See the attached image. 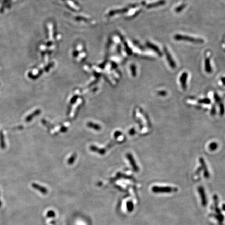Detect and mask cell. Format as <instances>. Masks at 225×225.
I'll return each mask as SVG.
<instances>
[{
	"label": "cell",
	"instance_id": "6da1fadb",
	"mask_svg": "<svg viewBox=\"0 0 225 225\" xmlns=\"http://www.w3.org/2000/svg\"><path fill=\"white\" fill-rule=\"evenodd\" d=\"M214 199V209H215L216 211V214H211L210 215V216H212L216 218L220 225L222 224V222L224 220V216L221 214L220 208L218 207V197L217 195H214L213 196Z\"/></svg>",
	"mask_w": 225,
	"mask_h": 225
},
{
	"label": "cell",
	"instance_id": "7a4b0ae2",
	"mask_svg": "<svg viewBox=\"0 0 225 225\" xmlns=\"http://www.w3.org/2000/svg\"><path fill=\"white\" fill-rule=\"evenodd\" d=\"M152 191L155 193H171L176 192L178 191L177 188L171 186H153L152 188Z\"/></svg>",
	"mask_w": 225,
	"mask_h": 225
},
{
	"label": "cell",
	"instance_id": "3957f363",
	"mask_svg": "<svg viewBox=\"0 0 225 225\" xmlns=\"http://www.w3.org/2000/svg\"><path fill=\"white\" fill-rule=\"evenodd\" d=\"M174 39L177 40H184V41H190L191 42L195 43H202L204 42L203 40L201 39H196L194 38L193 37L186 36V35H183L181 34H177L174 36Z\"/></svg>",
	"mask_w": 225,
	"mask_h": 225
},
{
	"label": "cell",
	"instance_id": "277c9868",
	"mask_svg": "<svg viewBox=\"0 0 225 225\" xmlns=\"http://www.w3.org/2000/svg\"><path fill=\"white\" fill-rule=\"evenodd\" d=\"M198 192L199 194L201 199V204L203 206H206L207 203L206 195L205 193V189L202 186H199L197 189Z\"/></svg>",
	"mask_w": 225,
	"mask_h": 225
},
{
	"label": "cell",
	"instance_id": "5b68a950",
	"mask_svg": "<svg viewBox=\"0 0 225 225\" xmlns=\"http://www.w3.org/2000/svg\"><path fill=\"white\" fill-rule=\"evenodd\" d=\"M199 164H201V167L202 168V170L204 171V177L206 179L209 178L210 177V174H209V172L208 170V169H207L206 164L205 163V160L203 159V157H199Z\"/></svg>",
	"mask_w": 225,
	"mask_h": 225
},
{
	"label": "cell",
	"instance_id": "8992f818",
	"mask_svg": "<svg viewBox=\"0 0 225 225\" xmlns=\"http://www.w3.org/2000/svg\"><path fill=\"white\" fill-rule=\"evenodd\" d=\"M126 156L128 158V159L129 160V161L130 162V164L131 165V166L132 167L133 169L135 171V172H138L139 170L138 166H137L135 161L134 159V158L133 157V156H132V155L130 153H127L126 155Z\"/></svg>",
	"mask_w": 225,
	"mask_h": 225
},
{
	"label": "cell",
	"instance_id": "52a82bcc",
	"mask_svg": "<svg viewBox=\"0 0 225 225\" xmlns=\"http://www.w3.org/2000/svg\"><path fill=\"white\" fill-rule=\"evenodd\" d=\"M164 52H165V55L166 56L167 60H168V61L170 66H171V68H175L176 66V63H174V60H173V59H172V58L170 54L168 52V49H167V48L164 47Z\"/></svg>",
	"mask_w": 225,
	"mask_h": 225
},
{
	"label": "cell",
	"instance_id": "ba28073f",
	"mask_svg": "<svg viewBox=\"0 0 225 225\" xmlns=\"http://www.w3.org/2000/svg\"><path fill=\"white\" fill-rule=\"evenodd\" d=\"M188 74L186 72H183L180 78V81L183 90H185L186 88V81H187Z\"/></svg>",
	"mask_w": 225,
	"mask_h": 225
},
{
	"label": "cell",
	"instance_id": "9c48e42d",
	"mask_svg": "<svg viewBox=\"0 0 225 225\" xmlns=\"http://www.w3.org/2000/svg\"><path fill=\"white\" fill-rule=\"evenodd\" d=\"M205 70L208 73L211 72V68L210 64V60L209 58H207L205 59Z\"/></svg>",
	"mask_w": 225,
	"mask_h": 225
},
{
	"label": "cell",
	"instance_id": "30bf717a",
	"mask_svg": "<svg viewBox=\"0 0 225 225\" xmlns=\"http://www.w3.org/2000/svg\"><path fill=\"white\" fill-rule=\"evenodd\" d=\"M147 44H148V46L149 47H151L152 49H153L154 51H155L159 56H161L162 55L161 52L160 51L159 49L158 48V47L157 46H156L155 45L152 44V43H148Z\"/></svg>",
	"mask_w": 225,
	"mask_h": 225
},
{
	"label": "cell",
	"instance_id": "8fae6325",
	"mask_svg": "<svg viewBox=\"0 0 225 225\" xmlns=\"http://www.w3.org/2000/svg\"><path fill=\"white\" fill-rule=\"evenodd\" d=\"M87 126L90 128H93L95 130H99L101 129V126H99L97 124L94 123L93 122H88L87 123Z\"/></svg>",
	"mask_w": 225,
	"mask_h": 225
},
{
	"label": "cell",
	"instance_id": "7c38bea8",
	"mask_svg": "<svg viewBox=\"0 0 225 225\" xmlns=\"http://www.w3.org/2000/svg\"><path fill=\"white\" fill-rule=\"evenodd\" d=\"M32 186H33V187L34 188H35V189L39 190L41 192H42V193H43L44 194H45V193H47V190L46 189H45L44 188H43V187H41V186H40L39 185H37L36 184H33Z\"/></svg>",
	"mask_w": 225,
	"mask_h": 225
},
{
	"label": "cell",
	"instance_id": "4fadbf2b",
	"mask_svg": "<svg viewBox=\"0 0 225 225\" xmlns=\"http://www.w3.org/2000/svg\"><path fill=\"white\" fill-rule=\"evenodd\" d=\"M218 147V144L216 142H211L209 144L208 146L209 149L211 151H215L216 149H217Z\"/></svg>",
	"mask_w": 225,
	"mask_h": 225
},
{
	"label": "cell",
	"instance_id": "5bb4252c",
	"mask_svg": "<svg viewBox=\"0 0 225 225\" xmlns=\"http://www.w3.org/2000/svg\"><path fill=\"white\" fill-rule=\"evenodd\" d=\"M165 3V1H164V0H162V1H159V2H156V3H153V4H152L149 5L148 6V7H157V6H160V5H164Z\"/></svg>",
	"mask_w": 225,
	"mask_h": 225
},
{
	"label": "cell",
	"instance_id": "9a60e30c",
	"mask_svg": "<svg viewBox=\"0 0 225 225\" xmlns=\"http://www.w3.org/2000/svg\"><path fill=\"white\" fill-rule=\"evenodd\" d=\"M225 112V108L224 105L222 103H220L219 104V113L221 116H222Z\"/></svg>",
	"mask_w": 225,
	"mask_h": 225
},
{
	"label": "cell",
	"instance_id": "2e32d148",
	"mask_svg": "<svg viewBox=\"0 0 225 225\" xmlns=\"http://www.w3.org/2000/svg\"><path fill=\"white\" fill-rule=\"evenodd\" d=\"M198 102L200 103H204V104H208L210 103V100L209 98H204L202 99H199L198 101Z\"/></svg>",
	"mask_w": 225,
	"mask_h": 225
},
{
	"label": "cell",
	"instance_id": "e0dca14e",
	"mask_svg": "<svg viewBox=\"0 0 225 225\" xmlns=\"http://www.w3.org/2000/svg\"><path fill=\"white\" fill-rule=\"evenodd\" d=\"M76 159V155H73L68 160V162L69 164H72Z\"/></svg>",
	"mask_w": 225,
	"mask_h": 225
},
{
	"label": "cell",
	"instance_id": "ac0fdd59",
	"mask_svg": "<svg viewBox=\"0 0 225 225\" xmlns=\"http://www.w3.org/2000/svg\"><path fill=\"white\" fill-rule=\"evenodd\" d=\"M158 94L161 96H165L167 94V92L165 91H160L158 92Z\"/></svg>",
	"mask_w": 225,
	"mask_h": 225
},
{
	"label": "cell",
	"instance_id": "d6986e66",
	"mask_svg": "<svg viewBox=\"0 0 225 225\" xmlns=\"http://www.w3.org/2000/svg\"><path fill=\"white\" fill-rule=\"evenodd\" d=\"M185 5H181V6H180V7H178L177 9H176V11H177V12H178V11H181L184 7H185Z\"/></svg>",
	"mask_w": 225,
	"mask_h": 225
},
{
	"label": "cell",
	"instance_id": "ffe728a7",
	"mask_svg": "<svg viewBox=\"0 0 225 225\" xmlns=\"http://www.w3.org/2000/svg\"><path fill=\"white\" fill-rule=\"evenodd\" d=\"M202 170V168L201 167H199L198 168H197V169L196 170V172H195V174H196V175H198L200 173H201V171Z\"/></svg>",
	"mask_w": 225,
	"mask_h": 225
},
{
	"label": "cell",
	"instance_id": "44dd1931",
	"mask_svg": "<svg viewBox=\"0 0 225 225\" xmlns=\"http://www.w3.org/2000/svg\"><path fill=\"white\" fill-rule=\"evenodd\" d=\"M214 98H215V101H216V102H219V101H220V98H219V97L218 96V95L217 94H215Z\"/></svg>",
	"mask_w": 225,
	"mask_h": 225
},
{
	"label": "cell",
	"instance_id": "7402d4cb",
	"mask_svg": "<svg viewBox=\"0 0 225 225\" xmlns=\"http://www.w3.org/2000/svg\"><path fill=\"white\" fill-rule=\"evenodd\" d=\"M215 114H216V108H215V106H213L212 107V109H211V114L213 115H214Z\"/></svg>",
	"mask_w": 225,
	"mask_h": 225
},
{
	"label": "cell",
	"instance_id": "603a6c76",
	"mask_svg": "<svg viewBox=\"0 0 225 225\" xmlns=\"http://www.w3.org/2000/svg\"><path fill=\"white\" fill-rule=\"evenodd\" d=\"M134 133H135V131H134V129H132L130 131V133L131 134H134Z\"/></svg>",
	"mask_w": 225,
	"mask_h": 225
},
{
	"label": "cell",
	"instance_id": "cb8c5ba5",
	"mask_svg": "<svg viewBox=\"0 0 225 225\" xmlns=\"http://www.w3.org/2000/svg\"><path fill=\"white\" fill-rule=\"evenodd\" d=\"M221 81H222V83H223V85H225V77L222 78H221Z\"/></svg>",
	"mask_w": 225,
	"mask_h": 225
},
{
	"label": "cell",
	"instance_id": "d4e9b609",
	"mask_svg": "<svg viewBox=\"0 0 225 225\" xmlns=\"http://www.w3.org/2000/svg\"><path fill=\"white\" fill-rule=\"evenodd\" d=\"M222 209L223 211H225V204H223L222 205Z\"/></svg>",
	"mask_w": 225,
	"mask_h": 225
},
{
	"label": "cell",
	"instance_id": "484cf974",
	"mask_svg": "<svg viewBox=\"0 0 225 225\" xmlns=\"http://www.w3.org/2000/svg\"><path fill=\"white\" fill-rule=\"evenodd\" d=\"M1 202H0V206H1Z\"/></svg>",
	"mask_w": 225,
	"mask_h": 225
}]
</instances>
